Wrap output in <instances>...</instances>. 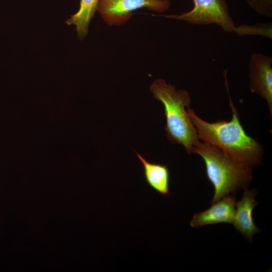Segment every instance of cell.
<instances>
[{"label": "cell", "instance_id": "cell-1", "mask_svg": "<svg viewBox=\"0 0 272 272\" xmlns=\"http://www.w3.org/2000/svg\"><path fill=\"white\" fill-rule=\"evenodd\" d=\"M224 76L232 111V119L230 121L219 119L211 123L200 118L189 107L187 109V113L199 140L220 149L237 164L252 169L261 163L263 149L256 140L246 133L230 95L226 70Z\"/></svg>", "mask_w": 272, "mask_h": 272}, {"label": "cell", "instance_id": "cell-2", "mask_svg": "<svg viewBox=\"0 0 272 272\" xmlns=\"http://www.w3.org/2000/svg\"><path fill=\"white\" fill-rule=\"evenodd\" d=\"M150 90L164 106V128L167 139L174 144L182 145L188 153H191L193 147L199 140L185 110L189 107L191 101L189 93L185 89L176 90L175 86L166 83L162 79L155 80Z\"/></svg>", "mask_w": 272, "mask_h": 272}, {"label": "cell", "instance_id": "cell-3", "mask_svg": "<svg viewBox=\"0 0 272 272\" xmlns=\"http://www.w3.org/2000/svg\"><path fill=\"white\" fill-rule=\"evenodd\" d=\"M191 153L199 155L205 162L207 177L214 188L211 203L230 193L245 189L252 178L251 169L237 164L211 145L199 141Z\"/></svg>", "mask_w": 272, "mask_h": 272}, {"label": "cell", "instance_id": "cell-4", "mask_svg": "<svg viewBox=\"0 0 272 272\" xmlns=\"http://www.w3.org/2000/svg\"><path fill=\"white\" fill-rule=\"evenodd\" d=\"M193 8L188 12L159 16L194 25L215 24L225 33L235 32L236 26L226 0H193Z\"/></svg>", "mask_w": 272, "mask_h": 272}, {"label": "cell", "instance_id": "cell-5", "mask_svg": "<svg viewBox=\"0 0 272 272\" xmlns=\"http://www.w3.org/2000/svg\"><path fill=\"white\" fill-rule=\"evenodd\" d=\"M170 5V0H99L97 11L107 25L119 26L127 22L135 10L146 8L164 13Z\"/></svg>", "mask_w": 272, "mask_h": 272}, {"label": "cell", "instance_id": "cell-6", "mask_svg": "<svg viewBox=\"0 0 272 272\" xmlns=\"http://www.w3.org/2000/svg\"><path fill=\"white\" fill-rule=\"evenodd\" d=\"M249 88L261 97L272 114V57L260 52L250 55L248 63Z\"/></svg>", "mask_w": 272, "mask_h": 272}, {"label": "cell", "instance_id": "cell-7", "mask_svg": "<svg viewBox=\"0 0 272 272\" xmlns=\"http://www.w3.org/2000/svg\"><path fill=\"white\" fill-rule=\"evenodd\" d=\"M257 192L256 189H244L241 199L236 203L232 223L237 231L250 242L252 241L253 236L260 231L255 225L252 217L253 210L258 204L255 199Z\"/></svg>", "mask_w": 272, "mask_h": 272}, {"label": "cell", "instance_id": "cell-8", "mask_svg": "<svg viewBox=\"0 0 272 272\" xmlns=\"http://www.w3.org/2000/svg\"><path fill=\"white\" fill-rule=\"evenodd\" d=\"M236 203V197L233 194L226 195L212 203L211 207L207 210L194 214L190 225L192 227H200L222 223L232 224Z\"/></svg>", "mask_w": 272, "mask_h": 272}, {"label": "cell", "instance_id": "cell-9", "mask_svg": "<svg viewBox=\"0 0 272 272\" xmlns=\"http://www.w3.org/2000/svg\"><path fill=\"white\" fill-rule=\"evenodd\" d=\"M144 170V175L149 186L163 196L170 194V173L166 165L151 163L135 152Z\"/></svg>", "mask_w": 272, "mask_h": 272}, {"label": "cell", "instance_id": "cell-10", "mask_svg": "<svg viewBox=\"0 0 272 272\" xmlns=\"http://www.w3.org/2000/svg\"><path fill=\"white\" fill-rule=\"evenodd\" d=\"M99 0H80V8L66 20L67 25H75L78 38L83 40L88 34L89 25L97 10Z\"/></svg>", "mask_w": 272, "mask_h": 272}, {"label": "cell", "instance_id": "cell-11", "mask_svg": "<svg viewBox=\"0 0 272 272\" xmlns=\"http://www.w3.org/2000/svg\"><path fill=\"white\" fill-rule=\"evenodd\" d=\"M235 33L240 36L247 35H262L271 39V25L258 23L254 25L247 24L236 26Z\"/></svg>", "mask_w": 272, "mask_h": 272}, {"label": "cell", "instance_id": "cell-12", "mask_svg": "<svg viewBox=\"0 0 272 272\" xmlns=\"http://www.w3.org/2000/svg\"><path fill=\"white\" fill-rule=\"evenodd\" d=\"M249 6L258 15L272 17V0H246Z\"/></svg>", "mask_w": 272, "mask_h": 272}]
</instances>
